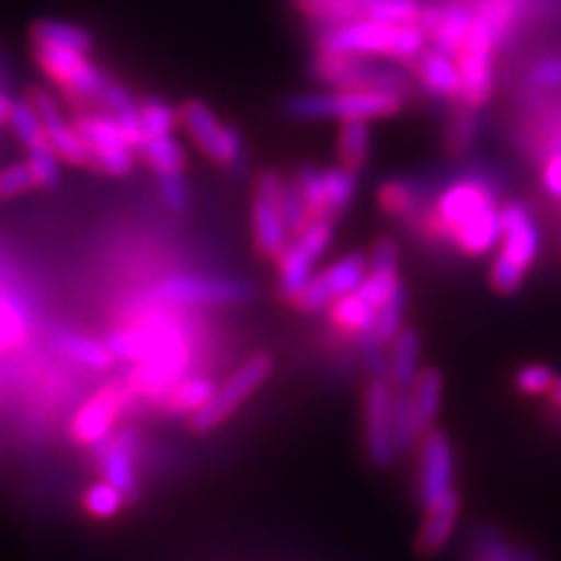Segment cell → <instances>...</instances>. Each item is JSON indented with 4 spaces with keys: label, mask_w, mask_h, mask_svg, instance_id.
I'll use <instances>...</instances> for the list:
<instances>
[{
    "label": "cell",
    "mask_w": 561,
    "mask_h": 561,
    "mask_svg": "<svg viewBox=\"0 0 561 561\" xmlns=\"http://www.w3.org/2000/svg\"><path fill=\"white\" fill-rule=\"evenodd\" d=\"M411 405L416 413L419 430L430 432L437 426V416L442 409V396H445V377L437 367H424L419 371L416 382L409 388Z\"/></svg>",
    "instance_id": "cell-26"
},
{
    "label": "cell",
    "mask_w": 561,
    "mask_h": 561,
    "mask_svg": "<svg viewBox=\"0 0 561 561\" xmlns=\"http://www.w3.org/2000/svg\"><path fill=\"white\" fill-rule=\"evenodd\" d=\"M96 460H100L102 479L110 481L112 486L123 491L128 504L138 502L140 496V479H138V455H140V437L136 430L112 432L107 439L94 445Z\"/></svg>",
    "instance_id": "cell-19"
},
{
    "label": "cell",
    "mask_w": 561,
    "mask_h": 561,
    "mask_svg": "<svg viewBox=\"0 0 561 561\" xmlns=\"http://www.w3.org/2000/svg\"><path fill=\"white\" fill-rule=\"evenodd\" d=\"M216 392V382L208 375H187L185 380H180L172 390H167L161 396L159 405L170 416H195L203 405L210 401V396Z\"/></svg>",
    "instance_id": "cell-27"
},
{
    "label": "cell",
    "mask_w": 561,
    "mask_h": 561,
    "mask_svg": "<svg viewBox=\"0 0 561 561\" xmlns=\"http://www.w3.org/2000/svg\"><path fill=\"white\" fill-rule=\"evenodd\" d=\"M473 551L476 561H536V557L523 546L510 543L500 530L481 525L473 533Z\"/></svg>",
    "instance_id": "cell-33"
},
{
    "label": "cell",
    "mask_w": 561,
    "mask_h": 561,
    "mask_svg": "<svg viewBox=\"0 0 561 561\" xmlns=\"http://www.w3.org/2000/svg\"><path fill=\"white\" fill-rule=\"evenodd\" d=\"M130 398L133 392L128 385L112 382L107 388H102L83 403V409L70 421V439L83 447L100 445L102 439H107L115 432L117 419L128 409Z\"/></svg>",
    "instance_id": "cell-17"
},
{
    "label": "cell",
    "mask_w": 561,
    "mask_h": 561,
    "mask_svg": "<svg viewBox=\"0 0 561 561\" xmlns=\"http://www.w3.org/2000/svg\"><path fill=\"white\" fill-rule=\"evenodd\" d=\"M0 76H3V66H0Z\"/></svg>",
    "instance_id": "cell-46"
},
{
    "label": "cell",
    "mask_w": 561,
    "mask_h": 561,
    "mask_svg": "<svg viewBox=\"0 0 561 561\" xmlns=\"http://www.w3.org/2000/svg\"><path fill=\"white\" fill-rule=\"evenodd\" d=\"M322 187H325V198L328 206H331L333 219L339 221L351 208L356 193H359V174L346 170V167L341 164L325 167V170H322Z\"/></svg>",
    "instance_id": "cell-32"
},
{
    "label": "cell",
    "mask_w": 561,
    "mask_h": 561,
    "mask_svg": "<svg viewBox=\"0 0 561 561\" xmlns=\"http://www.w3.org/2000/svg\"><path fill=\"white\" fill-rule=\"evenodd\" d=\"M26 164H30L37 191H55V187L60 185L62 161L58 159V153H55L53 149L26 153Z\"/></svg>",
    "instance_id": "cell-41"
},
{
    "label": "cell",
    "mask_w": 561,
    "mask_h": 561,
    "mask_svg": "<svg viewBox=\"0 0 561 561\" xmlns=\"http://www.w3.org/2000/svg\"><path fill=\"white\" fill-rule=\"evenodd\" d=\"M557 377L559 375L551 367H546L541 362H533L523 364V367L515 371V377H512V382H515V390L523 392L525 398H549Z\"/></svg>",
    "instance_id": "cell-38"
},
{
    "label": "cell",
    "mask_w": 561,
    "mask_h": 561,
    "mask_svg": "<svg viewBox=\"0 0 561 561\" xmlns=\"http://www.w3.org/2000/svg\"><path fill=\"white\" fill-rule=\"evenodd\" d=\"M413 81L421 91L439 102L460 104L462 76L458 60L450 53H442L437 47H426L424 53L413 60Z\"/></svg>",
    "instance_id": "cell-20"
},
{
    "label": "cell",
    "mask_w": 561,
    "mask_h": 561,
    "mask_svg": "<svg viewBox=\"0 0 561 561\" xmlns=\"http://www.w3.org/2000/svg\"><path fill=\"white\" fill-rule=\"evenodd\" d=\"M138 159L144 161L146 167H151V172L161 178V174H178L185 172L187 153L182 149V144L172 136H157L146 138L144 144L138 146Z\"/></svg>",
    "instance_id": "cell-28"
},
{
    "label": "cell",
    "mask_w": 561,
    "mask_h": 561,
    "mask_svg": "<svg viewBox=\"0 0 561 561\" xmlns=\"http://www.w3.org/2000/svg\"><path fill=\"white\" fill-rule=\"evenodd\" d=\"M541 255V224L525 201L502 206V240L489 268V286L500 297H515Z\"/></svg>",
    "instance_id": "cell-4"
},
{
    "label": "cell",
    "mask_w": 561,
    "mask_h": 561,
    "mask_svg": "<svg viewBox=\"0 0 561 561\" xmlns=\"http://www.w3.org/2000/svg\"><path fill=\"white\" fill-rule=\"evenodd\" d=\"M335 224L312 221L310 227L291 237L286 250L278 255V291L284 299H294L305 289L307 280L314 276L318 263L322 261L333 242Z\"/></svg>",
    "instance_id": "cell-13"
},
{
    "label": "cell",
    "mask_w": 561,
    "mask_h": 561,
    "mask_svg": "<svg viewBox=\"0 0 561 561\" xmlns=\"http://www.w3.org/2000/svg\"><path fill=\"white\" fill-rule=\"evenodd\" d=\"M26 100L37 110L39 121L47 130V138H50L53 151L58 153L62 164L76 167V170H91V153L87 144H83L79 130H76L73 121L66 115L58 96H53L50 91L42 87H30L26 89Z\"/></svg>",
    "instance_id": "cell-16"
},
{
    "label": "cell",
    "mask_w": 561,
    "mask_h": 561,
    "mask_svg": "<svg viewBox=\"0 0 561 561\" xmlns=\"http://www.w3.org/2000/svg\"><path fill=\"white\" fill-rule=\"evenodd\" d=\"M525 81H528V87L536 91L561 89V55H551V58L533 62Z\"/></svg>",
    "instance_id": "cell-44"
},
{
    "label": "cell",
    "mask_w": 561,
    "mask_h": 561,
    "mask_svg": "<svg viewBox=\"0 0 561 561\" xmlns=\"http://www.w3.org/2000/svg\"><path fill=\"white\" fill-rule=\"evenodd\" d=\"M159 180V198L167 208L174 210V214H182L191 206V187H187L185 172L178 174H161Z\"/></svg>",
    "instance_id": "cell-43"
},
{
    "label": "cell",
    "mask_w": 561,
    "mask_h": 561,
    "mask_svg": "<svg viewBox=\"0 0 561 561\" xmlns=\"http://www.w3.org/2000/svg\"><path fill=\"white\" fill-rule=\"evenodd\" d=\"M409 96L380 89H322L291 94L284 112L294 121H388L401 115Z\"/></svg>",
    "instance_id": "cell-5"
},
{
    "label": "cell",
    "mask_w": 561,
    "mask_h": 561,
    "mask_svg": "<svg viewBox=\"0 0 561 561\" xmlns=\"http://www.w3.org/2000/svg\"><path fill=\"white\" fill-rule=\"evenodd\" d=\"M294 185H297L301 201L310 210L312 221L335 224L325 198V187H322V170H318V167H299L297 174H294Z\"/></svg>",
    "instance_id": "cell-34"
},
{
    "label": "cell",
    "mask_w": 561,
    "mask_h": 561,
    "mask_svg": "<svg viewBox=\"0 0 561 561\" xmlns=\"http://www.w3.org/2000/svg\"><path fill=\"white\" fill-rule=\"evenodd\" d=\"M26 335V314L19 299L0 294V351L16 348Z\"/></svg>",
    "instance_id": "cell-40"
},
{
    "label": "cell",
    "mask_w": 561,
    "mask_h": 561,
    "mask_svg": "<svg viewBox=\"0 0 561 561\" xmlns=\"http://www.w3.org/2000/svg\"><path fill=\"white\" fill-rule=\"evenodd\" d=\"M140 125H144V140L157 136H172L180 128V107L174 110L161 96H144L138 107Z\"/></svg>",
    "instance_id": "cell-35"
},
{
    "label": "cell",
    "mask_w": 561,
    "mask_h": 561,
    "mask_svg": "<svg viewBox=\"0 0 561 561\" xmlns=\"http://www.w3.org/2000/svg\"><path fill=\"white\" fill-rule=\"evenodd\" d=\"M481 121L479 110L466 107V104H458L450 115V121L445 125V136H442V144H445L447 157L462 159L468 151L473 149V144L479 140Z\"/></svg>",
    "instance_id": "cell-30"
},
{
    "label": "cell",
    "mask_w": 561,
    "mask_h": 561,
    "mask_svg": "<svg viewBox=\"0 0 561 561\" xmlns=\"http://www.w3.org/2000/svg\"><path fill=\"white\" fill-rule=\"evenodd\" d=\"M180 125L203 157L221 170H234L244 161V138L234 125L221 121L206 102L187 100L180 104Z\"/></svg>",
    "instance_id": "cell-8"
},
{
    "label": "cell",
    "mask_w": 561,
    "mask_h": 561,
    "mask_svg": "<svg viewBox=\"0 0 561 561\" xmlns=\"http://www.w3.org/2000/svg\"><path fill=\"white\" fill-rule=\"evenodd\" d=\"M252 286L242 278L178 273L153 284L149 297L164 307H224L250 299Z\"/></svg>",
    "instance_id": "cell-10"
},
{
    "label": "cell",
    "mask_w": 561,
    "mask_h": 561,
    "mask_svg": "<svg viewBox=\"0 0 561 561\" xmlns=\"http://www.w3.org/2000/svg\"><path fill=\"white\" fill-rule=\"evenodd\" d=\"M549 401L553 405V411L561 413V375L557 377V382H553V388L549 392Z\"/></svg>",
    "instance_id": "cell-45"
},
{
    "label": "cell",
    "mask_w": 561,
    "mask_h": 561,
    "mask_svg": "<svg viewBox=\"0 0 561 561\" xmlns=\"http://www.w3.org/2000/svg\"><path fill=\"white\" fill-rule=\"evenodd\" d=\"M9 128L13 130V136H16L19 144L24 146L26 153L53 149V146H50V138H47L45 125H42L39 115H37V110L32 107V102L26 100V96H24V100L13 102Z\"/></svg>",
    "instance_id": "cell-31"
},
{
    "label": "cell",
    "mask_w": 561,
    "mask_h": 561,
    "mask_svg": "<svg viewBox=\"0 0 561 561\" xmlns=\"http://www.w3.org/2000/svg\"><path fill=\"white\" fill-rule=\"evenodd\" d=\"M34 66L60 91L70 110L104 107L115 79L91 58L94 39L83 26L62 19H39L30 30Z\"/></svg>",
    "instance_id": "cell-1"
},
{
    "label": "cell",
    "mask_w": 561,
    "mask_h": 561,
    "mask_svg": "<svg viewBox=\"0 0 561 561\" xmlns=\"http://www.w3.org/2000/svg\"><path fill=\"white\" fill-rule=\"evenodd\" d=\"M314 47L354 53L364 58H382L405 66L430 47V37L419 21L416 24H385L375 19H356L320 30L314 34Z\"/></svg>",
    "instance_id": "cell-3"
},
{
    "label": "cell",
    "mask_w": 561,
    "mask_h": 561,
    "mask_svg": "<svg viewBox=\"0 0 561 561\" xmlns=\"http://www.w3.org/2000/svg\"><path fill=\"white\" fill-rule=\"evenodd\" d=\"M30 191H37V185H34V178H32V170L30 164H9L0 170V201H11V198H19V195L30 193Z\"/></svg>",
    "instance_id": "cell-42"
},
{
    "label": "cell",
    "mask_w": 561,
    "mask_h": 561,
    "mask_svg": "<svg viewBox=\"0 0 561 561\" xmlns=\"http://www.w3.org/2000/svg\"><path fill=\"white\" fill-rule=\"evenodd\" d=\"M367 273L369 255H364V252H348V255L339 257L333 265L314 273V276L307 280L305 289L291 299V305L305 314L325 312L335 299L343 297V294L359 291Z\"/></svg>",
    "instance_id": "cell-15"
},
{
    "label": "cell",
    "mask_w": 561,
    "mask_h": 561,
    "mask_svg": "<svg viewBox=\"0 0 561 561\" xmlns=\"http://www.w3.org/2000/svg\"><path fill=\"white\" fill-rule=\"evenodd\" d=\"M273 371V359L268 354H257L240 364L227 382L216 385V392L210 396V401L203 409L191 416V430L198 434L214 432L216 426H221L224 421H229L244 403L263 388L265 380Z\"/></svg>",
    "instance_id": "cell-9"
},
{
    "label": "cell",
    "mask_w": 561,
    "mask_h": 561,
    "mask_svg": "<svg viewBox=\"0 0 561 561\" xmlns=\"http://www.w3.org/2000/svg\"><path fill=\"white\" fill-rule=\"evenodd\" d=\"M392 403H396V385L390 382V377H369L364 390V445L369 462L380 471H388L401 455L392 434Z\"/></svg>",
    "instance_id": "cell-14"
},
{
    "label": "cell",
    "mask_w": 561,
    "mask_h": 561,
    "mask_svg": "<svg viewBox=\"0 0 561 561\" xmlns=\"http://www.w3.org/2000/svg\"><path fill=\"white\" fill-rule=\"evenodd\" d=\"M70 121L91 153V170L107 178H128L136 170L138 151L133 149L121 121L112 112L100 107L70 110Z\"/></svg>",
    "instance_id": "cell-7"
},
{
    "label": "cell",
    "mask_w": 561,
    "mask_h": 561,
    "mask_svg": "<svg viewBox=\"0 0 561 561\" xmlns=\"http://www.w3.org/2000/svg\"><path fill=\"white\" fill-rule=\"evenodd\" d=\"M107 343L115 359H128L136 364L151 359V356L161 354V351L193 346L185 328L164 312L138 314L128 325L117 328L107 339Z\"/></svg>",
    "instance_id": "cell-11"
},
{
    "label": "cell",
    "mask_w": 561,
    "mask_h": 561,
    "mask_svg": "<svg viewBox=\"0 0 561 561\" xmlns=\"http://www.w3.org/2000/svg\"><path fill=\"white\" fill-rule=\"evenodd\" d=\"M421 0H371L364 19L385 21V24H416L421 19Z\"/></svg>",
    "instance_id": "cell-39"
},
{
    "label": "cell",
    "mask_w": 561,
    "mask_h": 561,
    "mask_svg": "<svg viewBox=\"0 0 561 561\" xmlns=\"http://www.w3.org/2000/svg\"><path fill=\"white\" fill-rule=\"evenodd\" d=\"M460 491L453 489L445 496H439L437 502L426 504L424 507V520L416 533V551L421 557H437V553L450 543L455 528L460 520Z\"/></svg>",
    "instance_id": "cell-21"
},
{
    "label": "cell",
    "mask_w": 561,
    "mask_h": 561,
    "mask_svg": "<svg viewBox=\"0 0 561 561\" xmlns=\"http://www.w3.org/2000/svg\"><path fill=\"white\" fill-rule=\"evenodd\" d=\"M53 348L66 359L81 364V367L94 369V371H107L115 364V354H112L107 341L89 339L76 331H58L53 335Z\"/></svg>",
    "instance_id": "cell-24"
},
{
    "label": "cell",
    "mask_w": 561,
    "mask_h": 561,
    "mask_svg": "<svg viewBox=\"0 0 561 561\" xmlns=\"http://www.w3.org/2000/svg\"><path fill=\"white\" fill-rule=\"evenodd\" d=\"M310 76L328 89H380L405 96H411L413 83H416L405 70L385 66V62H377V58L328 50V47H314Z\"/></svg>",
    "instance_id": "cell-6"
},
{
    "label": "cell",
    "mask_w": 561,
    "mask_h": 561,
    "mask_svg": "<svg viewBox=\"0 0 561 561\" xmlns=\"http://www.w3.org/2000/svg\"><path fill=\"white\" fill-rule=\"evenodd\" d=\"M325 312L333 331L348 335V339H354L356 343L362 339H369L371 331H375L377 307L369 305L359 291L343 294V297L335 299Z\"/></svg>",
    "instance_id": "cell-23"
},
{
    "label": "cell",
    "mask_w": 561,
    "mask_h": 561,
    "mask_svg": "<svg viewBox=\"0 0 561 561\" xmlns=\"http://www.w3.org/2000/svg\"><path fill=\"white\" fill-rule=\"evenodd\" d=\"M421 367V335L416 328L405 325L388 346V377L396 388H411Z\"/></svg>",
    "instance_id": "cell-25"
},
{
    "label": "cell",
    "mask_w": 561,
    "mask_h": 561,
    "mask_svg": "<svg viewBox=\"0 0 561 561\" xmlns=\"http://www.w3.org/2000/svg\"><path fill=\"white\" fill-rule=\"evenodd\" d=\"M405 301H409V294H405V289H403L396 299H390L388 305L377 310L371 339L380 343V346L388 348L390 343L396 341V335L405 328Z\"/></svg>",
    "instance_id": "cell-37"
},
{
    "label": "cell",
    "mask_w": 561,
    "mask_h": 561,
    "mask_svg": "<svg viewBox=\"0 0 561 561\" xmlns=\"http://www.w3.org/2000/svg\"><path fill=\"white\" fill-rule=\"evenodd\" d=\"M377 206L382 208L385 216L411 227L421 216V210L430 206V191L421 180L388 178L377 187Z\"/></svg>",
    "instance_id": "cell-22"
},
{
    "label": "cell",
    "mask_w": 561,
    "mask_h": 561,
    "mask_svg": "<svg viewBox=\"0 0 561 561\" xmlns=\"http://www.w3.org/2000/svg\"><path fill=\"white\" fill-rule=\"evenodd\" d=\"M455 481V447L447 432L434 426L419 442V486L416 496L421 510L437 502L447 491H453Z\"/></svg>",
    "instance_id": "cell-18"
},
{
    "label": "cell",
    "mask_w": 561,
    "mask_h": 561,
    "mask_svg": "<svg viewBox=\"0 0 561 561\" xmlns=\"http://www.w3.org/2000/svg\"><path fill=\"white\" fill-rule=\"evenodd\" d=\"M125 504H128V500L123 496V491L104 479L91 483L87 494H83V510L96 520H112V517L121 515Z\"/></svg>",
    "instance_id": "cell-36"
},
{
    "label": "cell",
    "mask_w": 561,
    "mask_h": 561,
    "mask_svg": "<svg viewBox=\"0 0 561 561\" xmlns=\"http://www.w3.org/2000/svg\"><path fill=\"white\" fill-rule=\"evenodd\" d=\"M371 153V130L367 121H343L339 128V164L362 174Z\"/></svg>",
    "instance_id": "cell-29"
},
{
    "label": "cell",
    "mask_w": 561,
    "mask_h": 561,
    "mask_svg": "<svg viewBox=\"0 0 561 561\" xmlns=\"http://www.w3.org/2000/svg\"><path fill=\"white\" fill-rule=\"evenodd\" d=\"M286 182L278 172L265 170L255 180V193H252V240L265 261H278L280 252L291 242L289 224L284 214V193Z\"/></svg>",
    "instance_id": "cell-12"
},
{
    "label": "cell",
    "mask_w": 561,
    "mask_h": 561,
    "mask_svg": "<svg viewBox=\"0 0 561 561\" xmlns=\"http://www.w3.org/2000/svg\"><path fill=\"white\" fill-rule=\"evenodd\" d=\"M496 208H502L500 182L486 172H466L439 187L430 206L421 210L409 229L416 231L432 248L453 250L455 234L462 227Z\"/></svg>",
    "instance_id": "cell-2"
}]
</instances>
